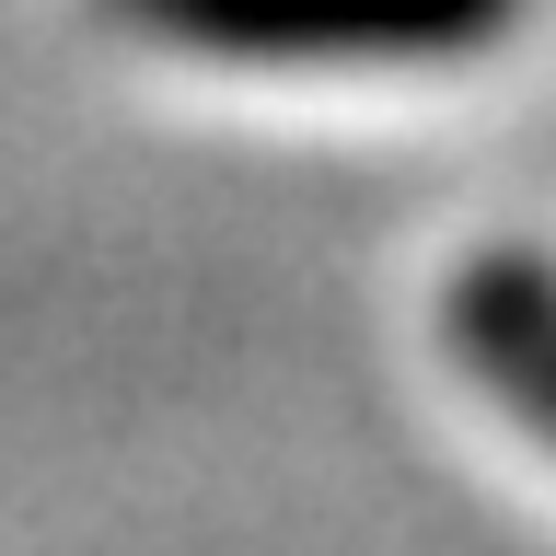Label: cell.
<instances>
[{
    "instance_id": "cell-1",
    "label": "cell",
    "mask_w": 556,
    "mask_h": 556,
    "mask_svg": "<svg viewBox=\"0 0 556 556\" xmlns=\"http://www.w3.org/2000/svg\"><path fill=\"white\" fill-rule=\"evenodd\" d=\"M198 59H464L521 24V0H128Z\"/></svg>"
},
{
    "instance_id": "cell-2",
    "label": "cell",
    "mask_w": 556,
    "mask_h": 556,
    "mask_svg": "<svg viewBox=\"0 0 556 556\" xmlns=\"http://www.w3.org/2000/svg\"><path fill=\"white\" fill-rule=\"evenodd\" d=\"M452 348L476 359V382L521 417V429L556 441V278L545 267H521V255L476 267L452 290Z\"/></svg>"
}]
</instances>
